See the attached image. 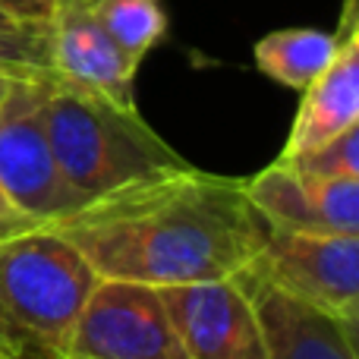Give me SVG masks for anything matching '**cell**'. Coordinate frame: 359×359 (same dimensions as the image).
<instances>
[{
  "label": "cell",
  "mask_w": 359,
  "mask_h": 359,
  "mask_svg": "<svg viewBox=\"0 0 359 359\" xmlns=\"http://www.w3.org/2000/svg\"><path fill=\"white\" fill-rule=\"evenodd\" d=\"M0 63L48 69V29H0Z\"/></svg>",
  "instance_id": "9a60e30c"
},
{
  "label": "cell",
  "mask_w": 359,
  "mask_h": 359,
  "mask_svg": "<svg viewBox=\"0 0 359 359\" xmlns=\"http://www.w3.org/2000/svg\"><path fill=\"white\" fill-rule=\"evenodd\" d=\"M0 359H6V356H4V350H0Z\"/></svg>",
  "instance_id": "d6986e66"
},
{
  "label": "cell",
  "mask_w": 359,
  "mask_h": 359,
  "mask_svg": "<svg viewBox=\"0 0 359 359\" xmlns=\"http://www.w3.org/2000/svg\"><path fill=\"white\" fill-rule=\"evenodd\" d=\"M337 50L331 63L303 88L297 120L290 126L280 161L299 158L331 142L350 126H359V4L344 0L337 25Z\"/></svg>",
  "instance_id": "30bf717a"
},
{
  "label": "cell",
  "mask_w": 359,
  "mask_h": 359,
  "mask_svg": "<svg viewBox=\"0 0 359 359\" xmlns=\"http://www.w3.org/2000/svg\"><path fill=\"white\" fill-rule=\"evenodd\" d=\"M35 73H48V69H25V67H10V63H0V101L6 98V92H10L19 79L35 76Z\"/></svg>",
  "instance_id": "ac0fdd59"
},
{
  "label": "cell",
  "mask_w": 359,
  "mask_h": 359,
  "mask_svg": "<svg viewBox=\"0 0 359 359\" xmlns=\"http://www.w3.org/2000/svg\"><path fill=\"white\" fill-rule=\"evenodd\" d=\"M88 6L133 63H142L168 35L164 0H88Z\"/></svg>",
  "instance_id": "4fadbf2b"
},
{
  "label": "cell",
  "mask_w": 359,
  "mask_h": 359,
  "mask_svg": "<svg viewBox=\"0 0 359 359\" xmlns=\"http://www.w3.org/2000/svg\"><path fill=\"white\" fill-rule=\"evenodd\" d=\"M95 268L48 224L0 236V350L6 359H63L98 284Z\"/></svg>",
  "instance_id": "3957f363"
},
{
  "label": "cell",
  "mask_w": 359,
  "mask_h": 359,
  "mask_svg": "<svg viewBox=\"0 0 359 359\" xmlns=\"http://www.w3.org/2000/svg\"><path fill=\"white\" fill-rule=\"evenodd\" d=\"M101 280L177 287L243 274L268 240L246 180L198 170L126 186L57 217Z\"/></svg>",
  "instance_id": "6da1fadb"
},
{
  "label": "cell",
  "mask_w": 359,
  "mask_h": 359,
  "mask_svg": "<svg viewBox=\"0 0 359 359\" xmlns=\"http://www.w3.org/2000/svg\"><path fill=\"white\" fill-rule=\"evenodd\" d=\"M63 359H189L161 290L133 280H98Z\"/></svg>",
  "instance_id": "5b68a950"
},
{
  "label": "cell",
  "mask_w": 359,
  "mask_h": 359,
  "mask_svg": "<svg viewBox=\"0 0 359 359\" xmlns=\"http://www.w3.org/2000/svg\"><path fill=\"white\" fill-rule=\"evenodd\" d=\"M57 0H0V29H48Z\"/></svg>",
  "instance_id": "2e32d148"
},
{
  "label": "cell",
  "mask_w": 359,
  "mask_h": 359,
  "mask_svg": "<svg viewBox=\"0 0 359 359\" xmlns=\"http://www.w3.org/2000/svg\"><path fill=\"white\" fill-rule=\"evenodd\" d=\"M189 359H268L265 331L243 274L161 287Z\"/></svg>",
  "instance_id": "52a82bcc"
},
{
  "label": "cell",
  "mask_w": 359,
  "mask_h": 359,
  "mask_svg": "<svg viewBox=\"0 0 359 359\" xmlns=\"http://www.w3.org/2000/svg\"><path fill=\"white\" fill-rule=\"evenodd\" d=\"M249 268L290 297L359 325V233L268 230Z\"/></svg>",
  "instance_id": "8992f818"
},
{
  "label": "cell",
  "mask_w": 359,
  "mask_h": 359,
  "mask_svg": "<svg viewBox=\"0 0 359 359\" xmlns=\"http://www.w3.org/2000/svg\"><path fill=\"white\" fill-rule=\"evenodd\" d=\"M337 50V32L322 29H278L259 38L252 60L259 73L293 92H303L331 63Z\"/></svg>",
  "instance_id": "7c38bea8"
},
{
  "label": "cell",
  "mask_w": 359,
  "mask_h": 359,
  "mask_svg": "<svg viewBox=\"0 0 359 359\" xmlns=\"http://www.w3.org/2000/svg\"><path fill=\"white\" fill-rule=\"evenodd\" d=\"M29 227H38V224L19 215V211L10 205V198H6L4 192H0V236L19 233V230H29Z\"/></svg>",
  "instance_id": "e0dca14e"
},
{
  "label": "cell",
  "mask_w": 359,
  "mask_h": 359,
  "mask_svg": "<svg viewBox=\"0 0 359 359\" xmlns=\"http://www.w3.org/2000/svg\"><path fill=\"white\" fill-rule=\"evenodd\" d=\"M246 196L268 230L359 233V177H312L278 158L246 180Z\"/></svg>",
  "instance_id": "ba28073f"
},
{
  "label": "cell",
  "mask_w": 359,
  "mask_h": 359,
  "mask_svg": "<svg viewBox=\"0 0 359 359\" xmlns=\"http://www.w3.org/2000/svg\"><path fill=\"white\" fill-rule=\"evenodd\" d=\"M290 164L312 177H359V126H350L306 155L290 158Z\"/></svg>",
  "instance_id": "5bb4252c"
},
{
  "label": "cell",
  "mask_w": 359,
  "mask_h": 359,
  "mask_svg": "<svg viewBox=\"0 0 359 359\" xmlns=\"http://www.w3.org/2000/svg\"><path fill=\"white\" fill-rule=\"evenodd\" d=\"M48 69L54 79L114 101H136L139 63L95 19L88 0H57L48 19Z\"/></svg>",
  "instance_id": "9c48e42d"
},
{
  "label": "cell",
  "mask_w": 359,
  "mask_h": 359,
  "mask_svg": "<svg viewBox=\"0 0 359 359\" xmlns=\"http://www.w3.org/2000/svg\"><path fill=\"white\" fill-rule=\"evenodd\" d=\"M48 86L50 73L25 76L0 101V192L35 224H54L79 208L44 130Z\"/></svg>",
  "instance_id": "277c9868"
},
{
  "label": "cell",
  "mask_w": 359,
  "mask_h": 359,
  "mask_svg": "<svg viewBox=\"0 0 359 359\" xmlns=\"http://www.w3.org/2000/svg\"><path fill=\"white\" fill-rule=\"evenodd\" d=\"M44 130L79 208L126 186L192 168L145 123L136 101H114L54 76L44 95Z\"/></svg>",
  "instance_id": "7a4b0ae2"
},
{
  "label": "cell",
  "mask_w": 359,
  "mask_h": 359,
  "mask_svg": "<svg viewBox=\"0 0 359 359\" xmlns=\"http://www.w3.org/2000/svg\"><path fill=\"white\" fill-rule=\"evenodd\" d=\"M265 331L268 359H356L359 325L284 293L262 280L252 268L243 271Z\"/></svg>",
  "instance_id": "8fae6325"
}]
</instances>
